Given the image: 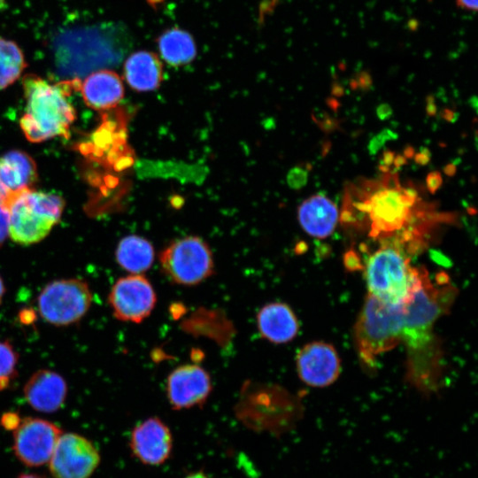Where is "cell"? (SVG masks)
<instances>
[{
  "label": "cell",
  "instance_id": "obj_35",
  "mask_svg": "<svg viewBox=\"0 0 478 478\" xmlns=\"http://www.w3.org/2000/svg\"><path fill=\"white\" fill-rule=\"evenodd\" d=\"M413 158L417 164L424 166L427 165L430 160V152L428 149L422 148L420 152L414 154Z\"/></svg>",
  "mask_w": 478,
  "mask_h": 478
},
{
  "label": "cell",
  "instance_id": "obj_33",
  "mask_svg": "<svg viewBox=\"0 0 478 478\" xmlns=\"http://www.w3.org/2000/svg\"><path fill=\"white\" fill-rule=\"evenodd\" d=\"M307 172L303 169H296L291 175V184L296 188L304 186L307 181Z\"/></svg>",
  "mask_w": 478,
  "mask_h": 478
},
{
  "label": "cell",
  "instance_id": "obj_29",
  "mask_svg": "<svg viewBox=\"0 0 478 478\" xmlns=\"http://www.w3.org/2000/svg\"><path fill=\"white\" fill-rule=\"evenodd\" d=\"M426 184L428 190L431 194H435L443 184V177L441 173L437 171L429 173L426 178Z\"/></svg>",
  "mask_w": 478,
  "mask_h": 478
},
{
  "label": "cell",
  "instance_id": "obj_24",
  "mask_svg": "<svg viewBox=\"0 0 478 478\" xmlns=\"http://www.w3.org/2000/svg\"><path fill=\"white\" fill-rule=\"evenodd\" d=\"M158 49L161 58L173 66L189 64L197 55L194 38L179 27L163 32L158 39Z\"/></svg>",
  "mask_w": 478,
  "mask_h": 478
},
{
  "label": "cell",
  "instance_id": "obj_23",
  "mask_svg": "<svg viewBox=\"0 0 478 478\" xmlns=\"http://www.w3.org/2000/svg\"><path fill=\"white\" fill-rule=\"evenodd\" d=\"M115 256L121 268L131 274H142L151 267L155 251L150 241L139 235H130L120 241Z\"/></svg>",
  "mask_w": 478,
  "mask_h": 478
},
{
  "label": "cell",
  "instance_id": "obj_20",
  "mask_svg": "<svg viewBox=\"0 0 478 478\" xmlns=\"http://www.w3.org/2000/svg\"><path fill=\"white\" fill-rule=\"evenodd\" d=\"M124 77L135 91L156 90L163 80V65L158 56L147 50L131 54L124 64Z\"/></svg>",
  "mask_w": 478,
  "mask_h": 478
},
{
  "label": "cell",
  "instance_id": "obj_9",
  "mask_svg": "<svg viewBox=\"0 0 478 478\" xmlns=\"http://www.w3.org/2000/svg\"><path fill=\"white\" fill-rule=\"evenodd\" d=\"M88 283L80 279H62L48 283L38 296L41 317L48 323L62 327L79 321L92 303Z\"/></svg>",
  "mask_w": 478,
  "mask_h": 478
},
{
  "label": "cell",
  "instance_id": "obj_34",
  "mask_svg": "<svg viewBox=\"0 0 478 478\" xmlns=\"http://www.w3.org/2000/svg\"><path fill=\"white\" fill-rule=\"evenodd\" d=\"M456 5L465 11L476 12L478 8V0H455Z\"/></svg>",
  "mask_w": 478,
  "mask_h": 478
},
{
  "label": "cell",
  "instance_id": "obj_43",
  "mask_svg": "<svg viewBox=\"0 0 478 478\" xmlns=\"http://www.w3.org/2000/svg\"><path fill=\"white\" fill-rule=\"evenodd\" d=\"M18 478H45L37 474H21Z\"/></svg>",
  "mask_w": 478,
  "mask_h": 478
},
{
  "label": "cell",
  "instance_id": "obj_37",
  "mask_svg": "<svg viewBox=\"0 0 478 478\" xmlns=\"http://www.w3.org/2000/svg\"><path fill=\"white\" fill-rule=\"evenodd\" d=\"M12 195L3 180L0 169V204H6Z\"/></svg>",
  "mask_w": 478,
  "mask_h": 478
},
{
  "label": "cell",
  "instance_id": "obj_25",
  "mask_svg": "<svg viewBox=\"0 0 478 478\" xmlns=\"http://www.w3.org/2000/svg\"><path fill=\"white\" fill-rule=\"evenodd\" d=\"M26 66L24 54L17 43L0 36V89L14 83Z\"/></svg>",
  "mask_w": 478,
  "mask_h": 478
},
{
  "label": "cell",
  "instance_id": "obj_22",
  "mask_svg": "<svg viewBox=\"0 0 478 478\" xmlns=\"http://www.w3.org/2000/svg\"><path fill=\"white\" fill-rule=\"evenodd\" d=\"M0 169L3 180L12 195L30 189L37 180L35 161L21 150H11L0 158Z\"/></svg>",
  "mask_w": 478,
  "mask_h": 478
},
{
  "label": "cell",
  "instance_id": "obj_10",
  "mask_svg": "<svg viewBox=\"0 0 478 478\" xmlns=\"http://www.w3.org/2000/svg\"><path fill=\"white\" fill-rule=\"evenodd\" d=\"M108 302L117 320L139 324L154 310L157 294L145 276L129 274L118 279L112 285Z\"/></svg>",
  "mask_w": 478,
  "mask_h": 478
},
{
  "label": "cell",
  "instance_id": "obj_19",
  "mask_svg": "<svg viewBox=\"0 0 478 478\" xmlns=\"http://www.w3.org/2000/svg\"><path fill=\"white\" fill-rule=\"evenodd\" d=\"M298 221L312 236L326 238L335 228L338 210L327 197L318 194L305 200L298 207Z\"/></svg>",
  "mask_w": 478,
  "mask_h": 478
},
{
  "label": "cell",
  "instance_id": "obj_1",
  "mask_svg": "<svg viewBox=\"0 0 478 478\" xmlns=\"http://www.w3.org/2000/svg\"><path fill=\"white\" fill-rule=\"evenodd\" d=\"M443 215L432 210L409 186H403L395 173L377 180H358L344 192L340 220L343 226L366 230L382 243L402 247L409 255L426 246L425 235Z\"/></svg>",
  "mask_w": 478,
  "mask_h": 478
},
{
  "label": "cell",
  "instance_id": "obj_11",
  "mask_svg": "<svg viewBox=\"0 0 478 478\" xmlns=\"http://www.w3.org/2000/svg\"><path fill=\"white\" fill-rule=\"evenodd\" d=\"M100 459L91 441L76 433H63L48 463L53 478H89Z\"/></svg>",
  "mask_w": 478,
  "mask_h": 478
},
{
  "label": "cell",
  "instance_id": "obj_13",
  "mask_svg": "<svg viewBox=\"0 0 478 478\" xmlns=\"http://www.w3.org/2000/svg\"><path fill=\"white\" fill-rule=\"evenodd\" d=\"M166 397L173 410L202 407L212 391L210 374L197 364H184L173 369L166 378Z\"/></svg>",
  "mask_w": 478,
  "mask_h": 478
},
{
  "label": "cell",
  "instance_id": "obj_27",
  "mask_svg": "<svg viewBox=\"0 0 478 478\" xmlns=\"http://www.w3.org/2000/svg\"><path fill=\"white\" fill-rule=\"evenodd\" d=\"M397 138V134L392 130L386 128L381 131L377 135L374 136L368 144L370 154L374 155L382 147L385 142Z\"/></svg>",
  "mask_w": 478,
  "mask_h": 478
},
{
  "label": "cell",
  "instance_id": "obj_44",
  "mask_svg": "<svg viewBox=\"0 0 478 478\" xmlns=\"http://www.w3.org/2000/svg\"><path fill=\"white\" fill-rule=\"evenodd\" d=\"M4 292H5L4 284V281H3V280H2V278L0 276V304L2 302Z\"/></svg>",
  "mask_w": 478,
  "mask_h": 478
},
{
  "label": "cell",
  "instance_id": "obj_18",
  "mask_svg": "<svg viewBox=\"0 0 478 478\" xmlns=\"http://www.w3.org/2000/svg\"><path fill=\"white\" fill-rule=\"evenodd\" d=\"M85 104L95 110H108L116 106L124 96V86L120 75L108 69L89 73L81 84Z\"/></svg>",
  "mask_w": 478,
  "mask_h": 478
},
{
  "label": "cell",
  "instance_id": "obj_7",
  "mask_svg": "<svg viewBox=\"0 0 478 478\" xmlns=\"http://www.w3.org/2000/svg\"><path fill=\"white\" fill-rule=\"evenodd\" d=\"M403 316L404 305H389L368 294L354 329L358 351L366 365L372 366L378 355L401 343Z\"/></svg>",
  "mask_w": 478,
  "mask_h": 478
},
{
  "label": "cell",
  "instance_id": "obj_42",
  "mask_svg": "<svg viewBox=\"0 0 478 478\" xmlns=\"http://www.w3.org/2000/svg\"><path fill=\"white\" fill-rule=\"evenodd\" d=\"M454 116H455V112H453L452 111L448 110V109H446V110L444 111L443 117H444L445 120H452L453 118H454Z\"/></svg>",
  "mask_w": 478,
  "mask_h": 478
},
{
  "label": "cell",
  "instance_id": "obj_36",
  "mask_svg": "<svg viewBox=\"0 0 478 478\" xmlns=\"http://www.w3.org/2000/svg\"><path fill=\"white\" fill-rule=\"evenodd\" d=\"M376 113L381 120H385L392 115V109L388 104H382L377 107Z\"/></svg>",
  "mask_w": 478,
  "mask_h": 478
},
{
  "label": "cell",
  "instance_id": "obj_14",
  "mask_svg": "<svg viewBox=\"0 0 478 478\" xmlns=\"http://www.w3.org/2000/svg\"><path fill=\"white\" fill-rule=\"evenodd\" d=\"M297 371L302 382L312 387H326L340 374V359L335 348L327 343L305 344L296 358Z\"/></svg>",
  "mask_w": 478,
  "mask_h": 478
},
{
  "label": "cell",
  "instance_id": "obj_21",
  "mask_svg": "<svg viewBox=\"0 0 478 478\" xmlns=\"http://www.w3.org/2000/svg\"><path fill=\"white\" fill-rule=\"evenodd\" d=\"M181 326L187 334L209 337L220 346L227 345L235 334L234 325L222 311L202 307Z\"/></svg>",
  "mask_w": 478,
  "mask_h": 478
},
{
  "label": "cell",
  "instance_id": "obj_39",
  "mask_svg": "<svg viewBox=\"0 0 478 478\" xmlns=\"http://www.w3.org/2000/svg\"><path fill=\"white\" fill-rule=\"evenodd\" d=\"M407 158L404 155H396L394 158L393 165L396 168H400L405 165Z\"/></svg>",
  "mask_w": 478,
  "mask_h": 478
},
{
  "label": "cell",
  "instance_id": "obj_38",
  "mask_svg": "<svg viewBox=\"0 0 478 478\" xmlns=\"http://www.w3.org/2000/svg\"><path fill=\"white\" fill-rule=\"evenodd\" d=\"M427 112L430 116L435 115L436 112V107L434 99L431 96L427 100Z\"/></svg>",
  "mask_w": 478,
  "mask_h": 478
},
{
  "label": "cell",
  "instance_id": "obj_16",
  "mask_svg": "<svg viewBox=\"0 0 478 478\" xmlns=\"http://www.w3.org/2000/svg\"><path fill=\"white\" fill-rule=\"evenodd\" d=\"M66 393L65 379L48 369L36 371L24 387V396L30 406L46 413L60 409L66 398Z\"/></svg>",
  "mask_w": 478,
  "mask_h": 478
},
{
  "label": "cell",
  "instance_id": "obj_41",
  "mask_svg": "<svg viewBox=\"0 0 478 478\" xmlns=\"http://www.w3.org/2000/svg\"><path fill=\"white\" fill-rule=\"evenodd\" d=\"M414 149L411 146L407 147L405 151H404V156L406 158H411L414 156Z\"/></svg>",
  "mask_w": 478,
  "mask_h": 478
},
{
  "label": "cell",
  "instance_id": "obj_2",
  "mask_svg": "<svg viewBox=\"0 0 478 478\" xmlns=\"http://www.w3.org/2000/svg\"><path fill=\"white\" fill-rule=\"evenodd\" d=\"M440 281L433 283L425 269L420 276L411 301L404 305L402 340L408 353L409 379L423 389H432L439 371V348L433 333L437 319L449 311L456 289L448 275L440 273Z\"/></svg>",
  "mask_w": 478,
  "mask_h": 478
},
{
  "label": "cell",
  "instance_id": "obj_6",
  "mask_svg": "<svg viewBox=\"0 0 478 478\" xmlns=\"http://www.w3.org/2000/svg\"><path fill=\"white\" fill-rule=\"evenodd\" d=\"M6 205L10 237L30 245L44 239L60 220L65 202L58 195L27 189L12 195Z\"/></svg>",
  "mask_w": 478,
  "mask_h": 478
},
{
  "label": "cell",
  "instance_id": "obj_46",
  "mask_svg": "<svg viewBox=\"0 0 478 478\" xmlns=\"http://www.w3.org/2000/svg\"><path fill=\"white\" fill-rule=\"evenodd\" d=\"M1 1V0H0Z\"/></svg>",
  "mask_w": 478,
  "mask_h": 478
},
{
  "label": "cell",
  "instance_id": "obj_8",
  "mask_svg": "<svg viewBox=\"0 0 478 478\" xmlns=\"http://www.w3.org/2000/svg\"><path fill=\"white\" fill-rule=\"evenodd\" d=\"M159 260L166 277L179 286H197L214 274L212 251L197 236H186L172 242L160 252Z\"/></svg>",
  "mask_w": 478,
  "mask_h": 478
},
{
  "label": "cell",
  "instance_id": "obj_5",
  "mask_svg": "<svg viewBox=\"0 0 478 478\" xmlns=\"http://www.w3.org/2000/svg\"><path fill=\"white\" fill-rule=\"evenodd\" d=\"M297 402L281 387L266 382H243L234 407L236 419L255 431L277 432L295 417Z\"/></svg>",
  "mask_w": 478,
  "mask_h": 478
},
{
  "label": "cell",
  "instance_id": "obj_3",
  "mask_svg": "<svg viewBox=\"0 0 478 478\" xmlns=\"http://www.w3.org/2000/svg\"><path fill=\"white\" fill-rule=\"evenodd\" d=\"M26 98L19 125L31 143H41L57 136H67L75 120V109L68 99L70 85L50 83L27 74L22 81Z\"/></svg>",
  "mask_w": 478,
  "mask_h": 478
},
{
  "label": "cell",
  "instance_id": "obj_15",
  "mask_svg": "<svg viewBox=\"0 0 478 478\" xmlns=\"http://www.w3.org/2000/svg\"><path fill=\"white\" fill-rule=\"evenodd\" d=\"M130 447L134 455L143 464L161 465L172 451L171 431L159 418L150 417L132 430Z\"/></svg>",
  "mask_w": 478,
  "mask_h": 478
},
{
  "label": "cell",
  "instance_id": "obj_12",
  "mask_svg": "<svg viewBox=\"0 0 478 478\" xmlns=\"http://www.w3.org/2000/svg\"><path fill=\"white\" fill-rule=\"evenodd\" d=\"M63 434L54 423L38 418L21 419L13 430V451L27 466L35 467L49 462Z\"/></svg>",
  "mask_w": 478,
  "mask_h": 478
},
{
  "label": "cell",
  "instance_id": "obj_40",
  "mask_svg": "<svg viewBox=\"0 0 478 478\" xmlns=\"http://www.w3.org/2000/svg\"><path fill=\"white\" fill-rule=\"evenodd\" d=\"M456 171H457V168L454 164H448L443 169L444 173L448 176L454 175Z\"/></svg>",
  "mask_w": 478,
  "mask_h": 478
},
{
  "label": "cell",
  "instance_id": "obj_17",
  "mask_svg": "<svg viewBox=\"0 0 478 478\" xmlns=\"http://www.w3.org/2000/svg\"><path fill=\"white\" fill-rule=\"evenodd\" d=\"M256 323L260 336L275 344L292 341L299 330L298 320L285 303L271 302L257 312Z\"/></svg>",
  "mask_w": 478,
  "mask_h": 478
},
{
  "label": "cell",
  "instance_id": "obj_26",
  "mask_svg": "<svg viewBox=\"0 0 478 478\" xmlns=\"http://www.w3.org/2000/svg\"><path fill=\"white\" fill-rule=\"evenodd\" d=\"M18 353L9 341L0 340V390L5 389L16 376Z\"/></svg>",
  "mask_w": 478,
  "mask_h": 478
},
{
  "label": "cell",
  "instance_id": "obj_30",
  "mask_svg": "<svg viewBox=\"0 0 478 478\" xmlns=\"http://www.w3.org/2000/svg\"><path fill=\"white\" fill-rule=\"evenodd\" d=\"M21 419L15 412L4 413L1 418V425L8 430H14L19 424Z\"/></svg>",
  "mask_w": 478,
  "mask_h": 478
},
{
  "label": "cell",
  "instance_id": "obj_31",
  "mask_svg": "<svg viewBox=\"0 0 478 478\" xmlns=\"http://www.w3.org/2000/svg\"><path fill=\"white\" fill-rule=\"evenodd\" d=\"M344 264L350 269H357L362 266L358 254L353 250H350L344 254Z\"/></svg>",
  "mask_w": 478,
  "mask_h": 478
},
{
  "label": "cell",
  "instance_id": "obj_45",
  "mask_svg": "<svg viewBox=\"0 0 478 478\" xmlns=\"http://www.w3.org/2000/svg\"><path fill=\"white\" fill-rule=\"evenodd\" d=\"M186 478H209V477H207L205 474L202 473H196V474H192L187 476Z\"/></svg>",
  "mask_w": 478,
  "mask_h": 478
},
{
  "label": "cell",
  "instance_id": "obj_32",
  "mask_svg": "<svg viewBox=\"0 0 478 478\" xmlns=\"http://www.w3.org/2000/svg\"><path fill=\"white\" fill-rule=\"evenodd\" d=\"M396 154L392 150H385L382 154V158L380 164V169L383 173L389 172L390 166L393 165L394 158Z\"/></svg>",
  "mask_w": 478,
  "mask_h": 478
},
{
  "label": "cell",
  "instance_id": "obj_4",
  "mask_svg": "<svg viewBox=\"0 0 478 478\" xmlns=\"http://www.w3.org/2000/svg\"><path fill=\"white\" fill-rule=\"evenodd\" d=\"M419 276L420 268L411 266L405 251L390 243H382L365 266L369 294L393 305L411 301Z\"/></svg>",
  "mask_w": 478,
  "mask_h": 478
},
{
  "label": "cell",
  "instance_id": "obj_28",
  "mask_svg": "<svg viewBox=\"0 0 478 478\" xmlns=\"http://www.w3.org/2000/svg\"><path fill=\"white\" fill-rule=\"evenodd\" d=\"M10 217L6 204H0V246L9 235Z\"/></svg>",
  "mask_w": 478,
  "mask_h": 478
}]
</instances>
